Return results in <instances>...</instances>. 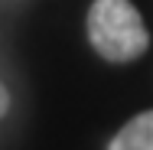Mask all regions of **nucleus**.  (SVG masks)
Returning <instances> with one entry per match:
<instances>
[{"label": "nucleus", "mask_w": 153, "mask_h": 150, "mask_svg": "<svg viewBox=\"0 0 153 150\" xmlns=\"http://www.w3.org/2000/svg\"><path fill=\"white\" fill-rule=\"evenodd\" d=\"M88 39L108 62H134L150 49V33L130 0H94L88 10Z\"/></svg>", "instance_id": "obj_1"}, {"label": "nucleus", "mask_w": 153, "mask_h": 150, "mask_svg": "<svg viewBox=\"0 0 153 150\" xmlns=\"http://www.w3.org/2000/svg\"><path fill=\"white\" fill-rule=\"evenodd\" d=\"M108 150H153V111H140L111 137Z\"/></svg>", "instance_id": "obj_2"}, {"label": "nucleus", "mask_w": 153, "mask_h": 150, "mask_svg": "<svg viewBox=\"0 0 153 150\" xmlns=\"http://www.w3.org/2000/svg\"><path fill=\"white\" fill-rule=\"evenodd\" d=\"M7 111H10V91L3 88V82H0V118H3Z\"/></svg>", "instance_id": "obj_3"}]
</instances>
